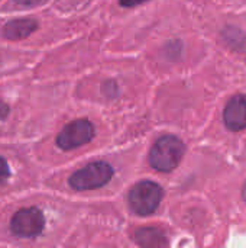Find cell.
<instances>
[{"instance_id":"obj_11","label":"cell","mask_w":246,"mask_h":248,"mask_svg":"<svg viewBox=\"0 0 246 248\" xmlns=\"http://www.w3.org/2000/svg\"><path fill=\"white\" fill-rule=\"evenodd\" d=\"M148 0H120V4L123 7H133V6H138V4H142Z\"/></svg>"},{"instance_id":"obj_7","label":"cell","mask_w":246,"mask_h":248,"mask_svg":"<svg viewBox=\"0 0 246 248\" xmlns=\"http://www.w3.org/2000/svg\"><path fill=\"white\" fill-rule=\"evenodd\" d=\"M38 23L33 19H16L3 28V36L7 39H23L36 29Z\"/></svg>"},{"instance_id":"obj_2","label":"cell","mask_w":246,"mask_h":248,"mask_svg":"<svg viewBox=\"0 0 246 248\" xmlns=\"http://www.w3.org/2000/svg\"><path fill=\"white\" fill-rule=\"evenodd\" d=\"M162 199V189L154 182H141L135 185L129 193V205L138 215L148 217L154 214Z\"/></svg>"},{"instance_id":"obj_12","label":"cell","mask_w":246,"mask_h":248,"mask_svg":"<svg viewBox=\"0 0 246 248\" xmlns=\"http://www.w3.org/2000/svg\"><path fill=\"white\" fill-rule=\"evenodd\" d=\"M7 113H9V108H7V105H4L3 102H0V121H3V119L7 116Z\"/></svg>"},{"instance_id":"obj_8","label":"cell","mask_w":246,"mask_h":248,"mask_svg":"<svg viewBox=\"0 0 246 248\" xmlns=\"http://www.w3.org/2000/svg\"><path fill=\"white\" fill-rule=\"evenodd\" d=\"M135 240L142 247H162L167 244L164 234L157 228H142L135 234Z\"/></svg>"},{"instance_id":"obj_9","label":"cell","mask_w":246,"mask_h":248,"mask_svg":"<svg viewBox=\"0 0 246 248\" xmlns=\"http://www.w3.org/2000/svg\"><path fill=\"white\" fill-rule=\"evenodd\" d=\"M7 177H9V166L3 158H0V183L4 182Z\"/></svg>"},{"instance_id":"obj_4","label":"cell","mask_w":246,"mask_h":248,"mask_svg":"<svg viewBox=\"0 0 246 248\" xmlns=\"http://www.w3.org/2000/svg\"><path fill=\"white\" fill-rule=\"evenodd\" d=\"M93 137H94V128L91 122L87 119H77L68 124L59 132V135L57 137V145L64 151H70L90 142Z\"/></svg>"},{"instance_id":"obj_10","label":"cell","mask_w":246,"mask_h":248,"mask_svg":"<svg viewBox=\"0 0 246 248\" xmlns=\"http://www.w3.org/2000/svg\"><path fill=\"white\" fill-rule=\"evenodd\" d=\"M14 1L22 7H30V6H36V4L42 3L43 0H14Z\"/></svg>"},{"instance_id":"obj_5","label":"cell","mask_w":246,"mask_h":248,"mask_svg":"<svg viewBox=\"0 0 246 248\" xmlns=\"http://www.w3.org/2000/svg\"><path fill=\"white\" fill-rule=\"evenodd\" d=\"M45 227L43 214L36 208H25L14 214L10 222V228L14 235L23 238H32L42 232Z\"/></svg>"},{"instance_id":"obj_13","label":"cell","mask_w":246,"mask_h":248,"mask_svg":"<svg viewBox=\"0 0 246 248\" xmlns=\"http://www.w3.org/2000/svg\"><path fill=\"white\" fill-rule=\"evenodd\" d=\"M242 195H244V201L246 202V183L245 186H244V193H242Z\"/></svg>"},{"instance_id":"obj_1","label":"cell","mask_w":246,"mask_h":248,"mask_svg":"<svg viewBox=\"0 0 246 248\" xmlns=\"http://www.w3.org/2000/svg\"><path fill=\"white\" fill-rule=\"evenodd\" d=\"M184 151L186 147L180 138L174 135H164L151 148L149 163L155 170L168 173L180 164Z\"/></svg>"},{"instance_id":"obj_3","label":"cell","mask_w":246,"mask_h":248,"mask_svg":"<svg viewBox=\"0 0 246 248\" xmlns=\"http://www.w3.org/2000/svg\"><path fill=\"white\" fill-rule=\"evenodd\" d=\"M112 176H113V169L110 167V164L104 161H96L75 171L70 179V185L75 190L99 189L106 183H109Z\"/></svg>"},{"instance_id":"obj_6","label":"cell","mask_w":246,"mask_h":248,"mask_svg":"<svg viewBox=\"0 0 246 248\" xmlns=\"http://www.w3.org/2000/svg\"><path fill=\"white\" fill-rule=\"evenodd\" d=\"M223 121L231 131L246 128V94H238L229 100L223 112Z\"/></svg>"}]
</instances>
